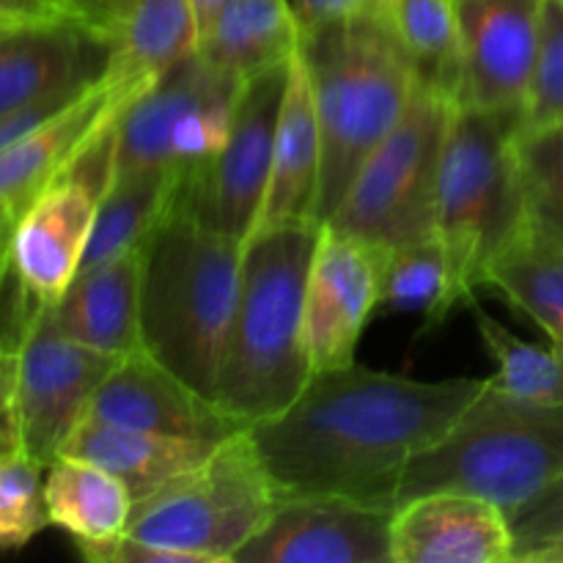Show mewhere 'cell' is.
<instances>
[{"label": "cell", "mask_w": 563, "mask_h": 563, "mask_svg": "<svg viewBox=\"0 0 563 563\" xmlns=\"http://www.w3.org/2000/svg\"><path fill=\"white\" fill-rule=\"evenodd\" d=\"M487 379H423L357 363L313 372L284 412L247 427L278 498L396 509L407 465L451 432Z\"/></svg>", "instance_id": "obj_1"}, {"label": "cell", "mask_w": 563, "mask_h": 563, "mask_svg": "<svg viewBox=\"0 0 563 563\" xmlns=\"http://www.w3.org/2000/svg\"><path fill=\"white\" fill-rule=\"evenodd\" d=\"M242 251V242L203 225L179 190L143 245V352L212 401L240 297Z\"/></svg>", "instance_id": "obj_2"}, {"label": "cell", "mask_w": 563, "mask_h": 563, "mask_svg": "<svg viewBox=\"0 0 563 563\" xmlns=\"http://www.w3.org/2000/svg\"><path fill=\"white\" fill-rule=\"evenodd\" d=\"M319 225L256 231L242 251L240 297L218 374V405L242 423L284 412L311 379L306 286Z\"/></svg>", "instance_id": "obj_3"}, {"label": "cell", "mask_w": 563, "mask_h": 563, "mask_svg": "<svg viewBox=\"0 0 563 563\" xmlns=\"http://www.w3.org/2000/svg\"><path fill=\"white\" fill-rule=\"evenodd\" d=\"M300 58L311 80L322 146L313 220L324 225L361 165L401 119L418 71L385 25L379 0L350 20L302 31Z\"/></svg>", "instance_id": "obj_4"}, {"label": "cell", "mask_w": 563, "mask_h": 563, "mask_svg": "<svg viewBox=\"0 0 563 563\" xmlns=\"http://www.w3.org/2000/svg\"><path fill=\"white\" fill-rule=\"evenodd\" d=\"M561 476L563 405L515 399L489 383L451 432L407 465L396 506L451 489L511 515Z\"/></svg>", "instance_id": "obj_5"}, {"label": "cell", "mask_w": 563, "mask_h": 563, "mask_svg": "<svg viewBox=\"0 0 563 563\" xmlns=\"http://www.w3.org/2000/svg\"><path fill=\"white\" fill-rule=\"evenodd\" d=\"M520 115L454 108L438 185L434 236L449 258L456 306H471L487 269L528 231L515 157Z\"/></svg>", "instance_id": "obj_6"}, {"label": "cell", "mask_w": 563, "mask_h": 563, "mask_svg": "<svg viewBox=\"0 0 563 563\" xmlns=\"http://www.w3.org/2000/svg\"><path fill=\"white\" fill-rule=\"evenodd\" d=\"M278 504L251 434L223 440L181 476L132 504L126 537L196 555L201 563H234Z\"/></svg>", "instance_id": "obj_7"}, {"label": "cell", "mask_w": 563, "mask_h": 563, "mask_svg": "<svg viewBox=\"0 0 563 563\" xmlns=\"http://www.w3.org/2000/svg\"><path fill=\"white\" fill-rule=\"evenodd\" d=\"M454 108L449 93L418 77L401 119L361 165L324 225L385 251L432 240L440 165Z\"/></svg>", "instance_id": "obj_8"}, {"label": "cell", "mask_w": 563, "mask_h": 563, "mask_svg": "<svg viewBox=\"0 0 563 563\" xmlns=\"http://www.w3.org/2000/svg\"><path fill=\"white\" fill-rule=\"evenodd\" d=\"M242 82L198 49L170 66L121 113L113 176L190 179L229 141Z\"/></svg>", "instance_id": "obj_9"}, {"label": "cell", "mask_w": 563, "mask_h": 563, "mask_svg": "<svg viewBox=\"0 0 563 563\" xmlns=\"http://www.w3.org/2000/svg\"><path fill=\"white\" fill-rule=\"evenodd\" d=\"M119 119L93 135L82 152L42 187L11 229V267L38 306L53 308L80 273L99 201L113 181Z\"/></svg>", "instance_id": "obj_10"}, {"label": "cell", "mask_w": 563, "mask_h": 563, "mask_svg": "<svg viewBox=\"0 0 563 563\" xmlns=\"http://www.w3.org/2000/svg\"><path fill=\"white\" fill-rule=\"evenodd\" d=\"M121 357L91 350L58 330L44 308L14 352L9 418L14 451L47 467L86 416L93 390Z\"/></svg>", "instance_id": "obj_11"}, {"label": "cell", "mask_w": 563, "mask_h": 563, "mask_svg": "<svg viewBox=\"0 0 563 563\" xmlns=\"http://www.w3.org/2000/svg\"><path fill=\"white\" fill-rule=\"evenodd\" d=\"M289 64L275 66L242 82L229 141L179 187L181 203L203 225L242 245L256 231L267 196L275 130L289 82Z\"/></svg>", "instance_id": "obj_12"}, {"label": "cell", "mask_w": 563, "mask_h": 563, "mask_svg": "<svg viewBox=\"0 0 563 563\" xmlns=\"http://www.w3.org/2000/svg\"><path fill=\"white\" fill-rule=\"evenodd\" d=\"M388 253L322 225L306 286V344L313 372L355 363L357 341L377 313Z\"/></svg>", "instance_id": "obj_13"}, {"label": "cell", "mask_w": 563, "mask_h": 563, "mask_svg": "<svg viewBox=\"0 0 563 563\" xmlns=\"http://www.w3.org/2000/svg\"><path fill=\"white\" fill-rule=\"evenodd\" d=\"M456 9L462 44L454 104L522 119L544 0H456Z\"/></svg>", "instance_id": "obj_14"}, {"label": "cell", "mask_w": 563, "mask_h": 563, "mask_svg": "<svg viewBox=\"0 0 563 563\" xmlns=\"http://www.w3.org/2000/svg\"><path fill=\"white\" fill-rule=\"evenodd\" d=\"M390 520L344 498H278L234 563H390Z\"/></svg>", "instance_id": "obj_15"}, {"label": "cell", "mask_w": 563, "mask_h": 563, "mask_svg": "<svg viewBox=\"0 0 563 563\" xmlns=\"http://www.w3.org/2000/svg\"><path fill=\"white\" fill-rule=\"evenodd\" d=\"M82 418L209 443H223L247 429V423L225 412L218 401L192 390L146 352L121 357L110 368L93 390Z\"/></svg>", "instance_id": "obj_16"}, {"label": "cell", "mask_w": 563, "mask_h": 563, "mask_svg": "<svg viewBox=\"0 0 563 563\" xmlns=\"http://www.w3.org/2000/svg\"><path fill=\"white\" fill-rule=\"evenodd\" d=\"M509 517L493 500L467 493L418 495L394 509L390 563H511Z\"/></svg>", "instance_id": "obj_17"}, {"label": "cell", "mask_w": 563, "mask_h": 563, "mask_svg": "<svg viewBox=\"0 0 563 563\" xmlns=\"http://www.w3.org/2000/svg\"><path fill=\"white\" fill-rule=\"evenodd\" d=\"M110 44L75 20L22 22L0 36V115L102 80Z\"/></svg>", "instance_id": "obj_18"}, {"label": "cell", "mask_w": 563, "mask_h": 563, "mask_svg": "<svg viewBox=\"0 0 563 563\" xmlns=\"http://www.w3.org/2000/svg\"><path fill=\"white\" fill-rule=\"evenodd\" d=\"M141 93L108 77L71 99L64 110L0 152V209L20 218L22 209L55 179L93 135L113 124Z\"/></svg>", "instance_id": "obj_19"}, {"label": "cell", "mask_w": 563, "mask_h": 563, "mask_svg": "<svg viewBox=\"0 0 563 563\" xmlns=\"http://www.w3.org/2000/svg\"><path fill=\"white\" fill-rule=\"evenodd\" d=\"M141 269L143 247L80 269L53 306L60 333L115 357L143 352Z\"/></svg>", "instance_id": "obj_20"}, {"label": "cell", "mask_w": 563, "mask_h": 563, "mask_svg": "<svg viewBox=\"0 0 563 563\" xmlns=\"http://www.w3.org/2000/svg\"><path fill=\"white\" fill-rule=\"evenodd\" d=\"M319 170H322V146H319L317 108H313L306 64L297 49L289 64L284 102H280L273 168H269L267 196H264L256 231L297 223L317 225L313 214H317Z\"/></svg>", "instance_id": "obj_21"}, {"label": "cell", "mask_w": 563, "mask_h": 563, "mask_svg": "<svg viewBox=\"0 0 563 563\" xmlns=\"http://www.w3.org/2000/svg\"><path fill=\"white\" fill-rule=\"evenodd\" d=\"M220 443L170 434L141 432V429L113 427V423L82 418L75 432L66 438L60 454L88 460L104 467L130 489L132 504L157 493L170 478L207 460ZM58 454V456H60Z\"/></svg>", "instance_id": "obj_22"}, {"label": "cell", "mask_w": 563, "mask_h": 563, "mask_svg": "<svg viewBox=\"0 0 563 563\" xmlns=\"http://www.w3.org/2000/svg\"><path fill=\"white\" fill-rule=\"evenodd\" d=\"M44 506L49 526L75 539L86 561L126 533L132 495L121 478L77 456H64L47 465L44 476Z\"/></svg>", "instance_id": "obj_23"}, {"label": "cell", "mask_w": 563, "mask_h": 563, "mask_svg": "<svg viewBox=\"0 0 563 563\" xmlns=\"http://www.w3.org/2000/svg\"><path fill=\"white\" fill-rule=\"evenodd\" d=\"M302 27L286 0H229L198 36V53L218 69L247 80L289 64Z\"/></svg>", "instance_id": "obj_24"}, {"label": "cell", "mask_w": 563, "mask_h": 563, "mask_svg": "<svg viewBox=\"0 0 563 563\" xmlns=\"http://www.w3.org/2000/svg\"><path fill=\"white\" fill-rule=\"evenodd\" d=\"M198 16L190 0H130L110 44L104 77L143 93L159 75L198 49Z\"/></svg>", "instance_id": "obj_25"}, {"label": "cell", "mask_w": 563, "mask_h": 563, "mask_svg": "<svg viewBox=\"0 0 563 563\" xmlns=\"http://www.w3.org/2000/svg\"><path fill=\"white\" fill-rule=\"evenodd\" d=\"M484 286L563 350V242L526 231L489 264Z\"/></svg>", "instance_id": "obj_26"}, {"label": "cell", "mask_w": 563, "mask_h": 563, "mask_svg": "<svg viewBox=\"0 0 563 563\" xmlns=\"http://www.w3.org/2000/svg\"><path fill=\"white\" fill-rule=\"evenodd\" d=\"M181 181L176 176H113L99 201L80 269L146 245Z\"/></svg>", "instance_id": "obj_27"}, {"label": "cell", "mask_w": 563, "mask_h": 563, "mask_svg": "<svg viewBox=\"0 0 563 563\" xmlns=\"http://www.w3.org/2000/svg\"><path fill=\"white\" fill-rule=\"evenodd\" d=\"M379 11L418 77L454 99L462 44L456 0H379Z\"/></svg>", "instance_id": "obj_28"}, {"label": "cell", "mask_w": 563, "mask_h": 563, "mask_svg": "<svg viewBox=\"0 0 563 563\" xmlns=\"http://www.w3.org/2000/svg\"><path fill=\"white\" fill-rule=\"evenodd\" d=\"M476 333L484 350L493 357V388L515 399L539 401V405H563V350L555 344H533L511 333L504 322L484 311L476 300L471 302Z\"/></svg>", "instance_id": "obj_29"}, {"label": "cell", "mask_w": 563, "mask_h": 563, "mask_svg": "<svg viewBox=\"0 0 563 563\" xmlns=\"http://www.w3.org/2000/svg\"><path fill=\"white\" fill-rule=\"evenodd\" d=\"M449 258L438 236L390 251L379 280L377 311L423 313L427 330L438 328L456 311Z\"/></svg>", "instance_id": "obj_30"}, {"label": "cell", "mask_w": 563, "mask_h": 563, "mask_svg": "<svg viewBox=\"0 0 563 563\" xmlns=\"http://www.w3.org/2000/svg\"><path fill=\"white\" fill-rule=\"evenodd\" d=\"M515 157L528 231L563 242V121L517 126Z\"/></svg>", "instance_id": "obj_31"}, {"label": "cell", "mask_w": 563, "mask_h": 563, "mask_svg": "<svg viewBox=\"0 0 563 563\" xmlns=\"http://www.w3.org/2000/svg\"><path fill=\"white\" fill-rule=\"evenodd\" d=\"M42 471L22 451L0 456V550H22L49 526Z\"/></svg>", "instance_id": "obj_32"}, {"label": "cell", "mask_w": 563, "mask_h": 563, "mask_svg": "<svg viewBox=\"0 0 563 563\" xmlns=\"http://www.w3.org/2000/svg\"><path fill=\"white\" fill-rule=\"evenodd\" d=\"M563 121V0H544L537 60L520 126Z\"/></svg>", "instance_id": "obj_33"}, {"label": "cell", "mask_w": 563, "mask_h": 563, "mask_svg": "<svg viewBox=\"0 0 563 563\" xmlns=\"http://www.w3.org/2000/svg\"><path fill=\"white\" fill-rule=\"evenodd\" d=\"M506 517L515 537V563L531 550L559 542L563 539V476Z\"/></svg>", "instance_id": "obj_34"}, {"label": "cell", "mask_w": 563, "mask_h": 563, "mask_svg": "<svg viewBox=\"0 0 563 563\" xmlns=\"http://www.w3.org/2000/svg\"><path fill=\"white\" fill-rule=\"evenodd\" d=\"M60 3L69 11L71 20L80 22L91 36L104 44H113L126 9H130V0H60Z\"/></svg>", "instance_id": "obj_35"}, {"label": "cell", "mask_w": 563, "mask_h": 563, "mask_svg": "<svg viewBox=\"0 0 563 563\" xmlns=\"http://www.w3.org/2000/svg\"><path fill=\"white\" fill-rule=\"evenodd\" d=\"M286 3L291 5L302 31H308V27L350 20V16L372 9L377 0H286Z\"/></svg>", "instance_id": "obj_36"}, {"label": "cell", "mask_w": 563, "mask_h": 563, "mask_svg": "<svg viewBox=\"0 0 563 563\" xmlns=\"http://www.w3.org/2000/svg\"><path fill=\"white\" fill-rule=\"evenodd\" d=\"M0 14L14 20H71L60 0H0Z\"/></svg>", "instance_id": "obj_37"}, {"label": "cell", "mask_w": 563, "mask_h": 563, "mask_svg": "<svg viewBox=\"0 0 563 563\" xmlns=\"http://www.w3.org/2000/svg\"><path fill=\"white\" fill-rule=\"evenodd\" d=\"M520 563H563V539L544 544L539 550H531L528 555H522Z\"/></svg>", "instance_id": "obj_38"}, {"label": "cell", "mask_w": 563, "mask_h": 563, "mask_svg": "<svg viewBox=\"0 0 563 563\" xmlns=\"http://www.w3.org/2000/svg\"><path fill=\"white\" fill-rule=\"evenodd\" d=\"M190 3H192V11H196V16H198V31H201V27L207 25V22L212 20V16L218 14V11L223 9L229 0H190Z\"/></svg>", "instance_id": "obj_39"}, {"label": "cell", "mask_w": 563, "mask_h": 563, "mask_svg": "<svg viewBox=\"0 0 563 563\" xmlns=\"http://www.w3.org/2000/svg\"><path fill=\"white\" fill-rule=\"evenodd\" d=\"M22 22H36V20H14V16H3V14H0V36H3L5 31H11V27L22 25Z\"/></svg>", "instance_id": "obj_40"}, {"label": "cell", "mask_w": 563, "mask_h": 563, "mask_svg": "<svg viewBox=\"0 0 563 563\" xmlns=\"http://www.w3.org/2000/svg\"><path fill=\"white\" fill-rule=\"evenodd\" d=\"M16 223V218H11L9 212H3V209H0V229H3V225H14Z\"/></svg>", "instance_id": "obj_41"}]
</instances>
